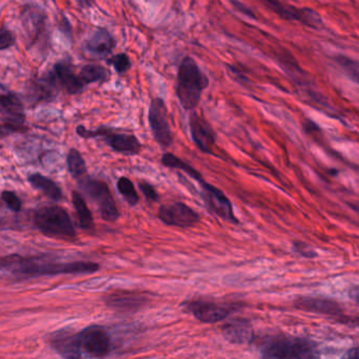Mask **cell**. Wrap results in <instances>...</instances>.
<instances>
[{
    "label": "cell",
    "mask_w": 359,
    "mask_h": 359,
    "mask_svg": "<svg viewBox=\"0 0 359 359\" xmlns=\"http://www.w3.org/2000/svg\"><path fill=\"white\" fill-rule=\"evenodd\" d=\"M139 188L141 189V192H143L145 198H147L148 201H152V202H156V201L159 200V194L156 192V190L154 189V186L150 185V183H146V182H140Z\"/></svg>",
    "instance_id": "obj_29"
},
{
    "label": "cell",
    "mask_w": 359,
    "mask_h": 359,
    "mask_svg": "<svg viewBox=\"0 0 359 359\" xmlns=\"http://www.w3.org/2000/svg\"><path fill=\"white\" fill-rule=\"evenodd\" d=\"M352 296L353 298H356L357 300H359V287H356V288L353 289Z\"/></svg>",
    "instance_id": "obj_35"
},
{
    "label": "cell",
    "mask_w": 359,
    "mask_h": 359,
    "mask_svg": "<svg viewBox=\"0 0 359 359\" xmlns=\"http://www.w3.org/2000/svg\"><path fill=\"white\" fill-rule=\"evenodd\" d=\"M80 186L85 194L97 204L103 220L112 223L119 218V210L116 205L113 194L104 182L86 176L82 178Z\"/></svg>",
    "instance_id": "obj_6"
},
{
    "label": "cell",
    "mask_w": 359,
    "mask_h": 359,
    "mask_svg": "<svg viewBox=\"0 0 359 359\" xmlns=\"http://www.w3.org/2000/svg\"><path fill=\"white\" fill-rule=\"evenodd\" d=\"M260 1L272 12H274L276 15L284 19L298 21L302 25L311 28H318V25H322L320 16L316 11L308 9V8L298 9L294 6L282 3L280 0H260Z\"/></svg>",
    "instance_id": "obj_9"
},
{
    "label": "cell",
    "mask_w": 359,
    "mask_h": 359,
    "mask_svg": "<svg viewBox=\"0 0 359 359\" xmlns=\"http://www.w3.org/2000/svg\"><path fill=\"white\" fill-rule=\"evenodd\" d=\"M82 1H83L84 6H90L93 3V0H82Z\"/></svg>",
    "instance_id": "obj_36"
},
{
    "label": "cell",
    "mask_w": 359,
    "mask_h": 359,
    "mask_svg": "<svg viewBox=\"0 0 359 359\" xmlns=\"http://www.w3.org/2000/svg\"><path fill=\"white\" fill-rule=\"evenodd\" d=\"M116 41L106 30L95 32L85 42V50L96 58H104L115 49Z\"/></svg>",
    "instance_id": "obj_18"
},
{
    "label": "cell",
    "mask_w": 359,
    "mask_h": 359,
    "mask_svg": "<svg viewBox=\"0 0 359 359\" xmlns=\"http://www.w3.org/2000/svg\"><path fill=\"white\" fill-rule=\"evenodd\" d=\"M342 359H359V348L349 351Z\"/></svg>",
    "instance_id": "obj_34"
},
{
    "label": "cell",
    "mask_w": 359,
    "mask_h": 359,
    "mask_svg": "<svg viewBox=\"0 0 359 359\" xmlns=\"http://www.w3.org/2000/svg\"><path fill=\"white\" fill-rule=\"evenodd\" d=\"M29 182L36 189L43 192L45 196L54 201H60L62 198V192L59 186L52 181L51 178L42 176L40 174H33L29 176Z\"/></svg>",
    "instance_id": "obj_20"
},
{
    "label": "cell",
    "mask_w": 359,
    "mask_h": 359,
    "mask_svg": "<svg viewBox=\"0 0 359 359\" xmlns=\"http://www.w3.org/2000/svg\"><path fill=\"white\" fill-rule=\"evenodd\" d=\"M148 120L156 143L164 148L170 147L174 142V137L168 121L167 107L161 98H156L150 103Z\"/></svg>",
    "instance_id": "obj_7"
},
{
    "label": "cell",
    "mask_w": 359,
    "mask_h": 359,
    "mask_svg": "<svg viewBox=\"0 0 359 359\" xmlns=\"http://www.w3.org/2000/svg\"><path fill=\"white\" fill-rule=\"evenodd\" d=\"M189 126L192 139L198 150L214 156L216 136L212 125L198 114L192 113L189 117Z\"/></svg>",
    "instance_id": "obj_15"
},
{
    "label": "cell",
    "mask_w": 359,
    "mask_h": 359,
    "mask_svg": "<svg viewBox=\"0 0 359 359\" xmlns=\"http://www.w3.org/2000/svg\"><path fill=\"white\" fill-rule=\"evenodd\" d=\"M208 85L209 80L196 62L192 58H184L178 66L176 84V95L182 106L187 110H194Z\"/></svg>",
    "instance_id": "obj_1"
},
{
    "label": "cell",
    "mask_w": 359,
    "mask_h": 359,
    "mask_svg": "<svg viewBox=\"0 0 359 359\" xmlns=\"http://www.w3.org/2000/svg\"><path fill=\"white\" fill-rule=\"evenodd\" d=\"M162 164L166 167L172 168V170H180L181 172L187 174L190 178H194L198 183L204 182L203 178L201 176L200 172L198 170H194L190 164L186 163L183 160L180 159L178 156H174L172 154H165L162 156Z\"/></svg>",
    "instance_id": "obj_21"
},
{
    "label": "cell",
    "mask_w": 359,
    "mask_h": 359,
    "mask_svg": "<svg viewBox=\"0 0 359 359\" xmlns=\"http://www.w3.org/2000/svg\"><path fill=\"white\" fill-rule=\"evenodd\" d=\"M99 270L93 262L53 263L20 256L13 272L27 276H58V274H91Z\"/></svg>",
    "instance_id": "obj_3"
},
{
    "label": "cell",
    "mask_w": 359,
    "mask_h": 359,
    "mask_svg": "<svg viewBox=\"0 0 359 359\" xmlns=\"http://www.w3.org/2000/svg\"><path fill=\"white\" fill-rule=\"evenodd\" d=\"M185 309L204 324H216L229 316L230 307L212 300H196L186 302Z\"/></svg>",
    "instance_id": "obj_11"
},
{
    "label": "cell",
    "mask_w": 359,
    "mask_h": 359,
    "mask_svg": "<svg viewBox=\"0 0 359 359\" xmlns=\"http://www.w3.org/2000/svg\"><path fill=\"white\" fill-rule=\"evenodd\" d=\"M3 202L7 204L8 207L13 212H19L21 209V201L12 192H3L1 194Z\"/></svg>",
    "instance_id": "obj_28"
},
{
    "label": "cell",
    "mask_w": 359,
    "mask_h": 359,
    "mask_svg": "<svg viewBox=\"0 0 359 359\" xmlns=\"http://www.w3.org/2000/svg\"><path fill=\"white\" fill-rule=\"evenodd\" d=\"M55 78L58 83L69 94H77L84 88L79 74H76L71 64L61 62L55 66Z\"/></svg>",
    "instance_id": "obj_19"
},
{
    "label": "cell",
    "mask_w": 359,
    "mask_h": 359,
    "mask_svg": "<svg viewBox=\"0 0 359 359\" xmlns=\"http://www.w3.org/2000/svg\"><path fill=\"white\" fill-rule=\"evenodd\" d=\"M38 229L51 238L73 240L76 238L75 228L69 214L59 206H42L34 216Z\"/></svg>",
    "instance_id": "obj_4"
},
{
    "label": "cell",
    "mask_w": 359,
    "mask_h": 359,
    "mask_svg": "<svg viewBox=\"0 0 359 359\" xmlns=\"http://www.w3.org/2000/svg\"><path fill=\"white\" fill-rule=\"evenodd\" d=\"M334 60L342 72L359 85V62L344 55L335 56Z\"/></svg>",
    "instance_id": "obj_24"
},
{
    "label": "cell",
    "mask_w": 359,
    "mask_h": 359,
    "mask_svg": "<svg viewBox=\"0 0 359 359\" xmlns=\"http://www.w3.org/2000/svg\"><path fill=\"white\" fill-rule=\"evenodd\" d=\"M223 336L227 342L234 345H245L254 340V329L248 320H234L224 325Z\"/></svg>",
    "instance_id": "obj_17"
},
{
    "label": "cell",
    "mask_w": 359,
    "mask_h": 359,
    "mask_svg": "<svg viewBox=\"0 0 359 359\" xmlns=\"http://www.w3.org/2000/svg\"><path fill=\"white\" fill-rule=\"evenodd\" d=\"M82 356L90 358H101L110 350V338L108 333L101 327L91 326L79 333Z\"/></svg>",
    "instance_id": "obj_8"
},
{
    "label": "cell",
    "mask_w": 359,
    "mask_h": 359,
    "mask_svg": "<svg viewBox=\"0 0 359 359\" xmlns=\"http://www.w3.org/2000/svg\"><path fill=\"white\" fill-rule=\"evenodd\" d=\"M68 167L74 178H82L85 174V162L78 150H70L69 154H68Z\"/></svg>",
    "instance_id": "obj_25"
},
{
    "label": "cell",
    "mask_w": 359,
    "mask_h": 359,
    "mask_svg": "<svg viewBox=\"0 0 359 359\" xmlns=\"http://www.w3.org/2000/svg\"><path fill=\"white\" fill-rule=\"evenodd\" d=\"M262 359H320L318 347L300 338H269L260 347Z\"/></svg>",
    "instance_id": "obj_2"
},
{
    "label": "cell",
    "mask_w": 359,
    "mask_h": 359,
    "mask_svg": "<svg viewBox=\"0 0 359 359\" xmlns=\"http://www.w3.org/2000/svg\"><path fill=\"white\" fill-rule=\"evenodd\" d=\"M0 114L10 125L19 128L25 121V107L21 100L13 93H0Z\"/></svg>",
    "instance_id": "obj_16"
},
{
    "label": "cell",
    "mask_w": 359,
    "mask_h": 359,
    "mask_svg": "<svg viewBox=\"0 0 359 359\" xmlns=\"http://www.w3.org/2000/svg\"><path fill=\"white\" fill-rule=\"evenodd\" d=\"M77 134L85 139L102 137L112 150L120 154H138L141 150V143L136 136L118 132L113 128L100 127L96 130H88L83 126H78Z\"/></svg>",
    "instance_id": "obj_5"
},
{
    "label": "cell",
    "mask_w": 359,
    "mask_h": 359,
    "mask_svg": "<svg viewBox=\"0 0 359 359\" xmlns=\"http://www.w3.org/2000/svg\"><path fill=\"white\" fill-rule=\"evenodd\" d=\"M230 3H232V6H234L238 11H240V13L249 16V17H254V13H252L248 8L245 7L243 3H240V1H238V0H230Z\"/></svg>",
    "instance_id": "obj_33"
},
{
    "label": "cell",
    "mask_w": 359,
    "mask_h": 359,
    "mask_svg": "<svg viewBox=\"0 0 359 359\" xmlns=\"http://www.w3.org/2000/svg\"><path fill=\"white\" fill-rule=\"evenodd\" d=\"M14 41H15V38L10 32H3V33L0 34V50L12 47Z\"/></svg>",
    "instance_id": "obj_31"
},
{
    "label": "cell",
    "mask_w": 359,
    "mask_h": 359,
    "mask_svg": "<svg viewBox=\"0 0 359 359\" xmlns=\"http://www.w3.org/2000/svg\"><path fill=\"white\" fill-rule=\"evenodd\" d=\"M118 190L120 194L123 196L124 200L130 204V206L137 205L139 202V196H138L137 190L134 188V183L130 181V178L122 176L118 180Z\"/></svg>",
    "instance_id": "obj_26"
},
{
    "label": "cell",
    "mask_w": 359,
    "mask_h": 359,
    "mask_svg": "<svg viewBox=\"0 0 359 359\" xmlns=\"http://www.w3.org/2000/svg\"><path fill=\"white\" fill-rule=\"evenodd\" d=\"M107 70L104 69L100 65H85L82 68L79 73L80 80L84 86L88 84L94 83V82H103L108 78Z\"/></svg>",
    "instance_id": "obj_23"
},
{
    "label": "cell",
    "mask_w": 359,
    "mask_h": 359,
    "mask_svg": "<svg viewBox=\"0 0 359 359\" xmlns=\"http://www.w3.org/2000/svg\"><path fill=\"white\" fill-rule=\"evenodd\" d=\"M158 216L166 225L181 228L192 227L200 220L198 212L182 202L161 206Z\"/></svg>",
    "instance_id": "obj_12"
},
{
    "label": "cell",
    "mask_w": 359,
    "mask_h": 359,
    "mask_svg": "<svg viewBox=\"0 0 359 359\" xmlns=\"http://www.w3.org/2000/svg\"><path fill=\"white\" fill-rule=\"evenodd\" d=\"M18 260L19 256H0V271H13Z\"/></svg>",
    "instance_id": "obj_30"
},
{
    "label": "cell",
    "mask_w": 359,
    "mask_h": 359,
    "mask_svg": "<svg viewBox=\"0 0 359 359\" xmlns=\"http://www.w3.org/2000/svg\"><path fill=\"white\" fill-rule=\"evenodd\" d=\"M73 205L75 207L76 212H77L78 218H79L80 227L83 229H91L94 227V218L91 210L88 207L84 198H82L81 194H78L77 192H73Z\"/></svg>",
    "instance_id": "obj_22"
},
{
    "label": "cell",
    "mask_w": 359,
    "mask_h": 359,
    "mask_svg": "<svg viewBox=\"0 0 359 359\" xmlns=\"http://www.w3.org/2000/svg\"><path fill=\"white\" fill-rule=\"evenodd\" d=\"M108 64H112L114 69L119 74L125 73L130 69V60L126 54H118L107 60Z\"/></svg>",
    "instance_id": "obj_27"
},
{
    "label": "cell",
    "mask_w": 359,
    "mask_h": 359,
    "mask_svg": "<svg viewBox=\"0 0 359 359\" xmlns=\"http://www.w3.org/2000/svg\"><path fill=\"white\" fill-rule=\"evenodd\" d=\"M52 348L64 359H81L79 333L72 329H61L50 335Z\"/></svg>",
    "instance_id": "obj_13"
},
{
    "label": "cell",
    "mask_w": 359,
    "mask_h": 359,
    "mask_svg": "<svg viewBox=\"0 0 359 359\" xmlns=\"http://www.w3.org/2000/svg\"><path fill=\"white\" fill-rule=\"evenodd\" d=\"M294 249L298 254H302V256H307V258L316 256V252H313L310 247L302 244V243H294Z\"/></svg>",
    "instance_id": "obj_32"
},
{
    "label": "cell",
    "mask_w": 359,
    "mask_h": 359,
    "mask_svg": "<svg viewBox=\"0 0 359 359\" xmlns=\"http://www.w3.org/2000/svg\"><path fill=\"white\" fill-rule=\"evenodd\" d=\"M201 186H202V198L208 210L223 220L238 224V220L234 216L232 202L226 194L216 186L206 182H202Z\"/></svg>",
    "instance_id": "obj_10"
},
{
    "label": "cell",
    "mask_w": 359,
    "mask_h": 359,
    "mask_svg": "<svg viewBox=\"0 0 359 359\" xmlns=\"http://www.w3.org/2000/svg\"><path fill=\"white\" fill-rule=\"evenodd\" d=\"M150 302L147 296L136 291H115L105 298L106 306L120 312L132 313L141 310Z\"/></svg>",
    "instance_id": "obj_14"
}]
</instances>
